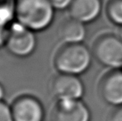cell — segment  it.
Listing matches in <instances>:
<instances>
[{
	"label": "cell",
	"instance_id": "obj_1",
	"mask_svg": "<svg viewBox=\"0 0 122 121\" xmlns=\"http://www.w3.org/2000/svg\"><path fill=\"white\" fill-rule=\"evenodd\" d=\"M93 58L92 49L84 42L64 43L56 51L53 64L59 73L81 76L91 68Z\"/></svg>",
	"mask_w": 122,
	"mask_h": 121
},
{
	"label": "cell",
	"instance_id": "obj_2",
	"mask_svg": "<svg viewBox=\"0 0 122 121\" xmlns=\"http://www.w3.org/2000/svg\"><path fill=\"white\" fill-rule=\"evenodd\" d=\"M13 9L18 23L32 31L48 28L56 10L49 0H15Z\"/></svg>",
	"mask_w": 122,
	"mask_h": 121
},
{
	"label": "cell",
	"instance_id": "obj_3",
	"mask_svg": "<svg viewBox=\"0 0 122 121\" xmlns=\"http://www.w3.org/2000/svg\"><path fill=\"white\" fill-rule=\"evenodd\" d=\"M93 57L104 67L119 69L122 66V37L111 32H103L94 40Z\"/></svg>",
	"mask_w": 122,
	"mask_h": 121
},
{
	"label": "cell",
	"instance_id": "obj_4",
	"mask_svg": "<svg viewBox=\"0 0 122 121\" xmlns=\"http://www.w3.org/2000/svg\"><path fill=\"white\" fill-rule=\"evenodd\" d=\"M97 91L104 103L112 107L122 106V70L109 69L98 81Z\"/></svg>",
	"mask_w": 122,
	"mask_h": 121
},
{
	"label": "cell",
	"instance_id": "obj_5",
	"mask_svg": "<svg viewBox=\"0 0 122 121\" xmlns=\"http://www.w3.org/2000/svg\"><path fill=\"white\" fill-rule=\"evenodd\" d=\"M51 91L56 100H82L86 87L80 76L58 73L51 79Z\"/></svg>",
	"mask_w": 122,
	"mask_h": 121
},
{
	"label": "cell",
	"instance_id": "obj_6",
	"mask_svg": "<svg viewBox=\"0 0 122 121\" xmlns=\"http://www.w3.org/2000/svg\"><path fill=\"white\" fill-rule=\"evenodd\" d=\"M51 121H91L92 112L82 100H56Z\"/></svg>",
	"mask_w": 122,
	"mask_h": 121
},
{
	"label": "cell",
	"instance_id": "obj_7",
	"mask_svg": "<svg viewBox=\"0 0 122 121\" xmlns=\"http://www.w3.org/2000/svg\"><path fill=\"white\" fill-rule=\"evenodd\" d=\"M32 32L19 23L13 25L7 33L5 40L9 52L19 57L30 55L36 47V38Z\"/></svg>",
	"mask_w": 122,
	"mask_h": 121
},
{
	"label": "cell",
	"instance_id": "obj_8",
	"mask_svg": "<svg viewBox=\"0 0 122 121\" xmlns=\"http://www.w3.org/2000/svg\"><path fill=\"white\" fill-rule=\"evenodd\" d=\"M13 121H43V105L32 95H21L11 106Z\"/></svg>",
	"mask_w": 122,
	"mask_h": 121
},
{
	"label": "cell",
	"instance_id": "obj_9",
	"mask_svg": "<svg viewBox=\"0 0 122 121\" xmlns=\"http://www.w3.org/2000/svg\"><path fill=\"white\" fill-rule=\"evenodd\" d=\"M67 10L69 17L86 25L100 18L103 3L101 0H72Z\"/></svg>",
	"mask_w": 122,
	"mask_h": 121
},
{
	"label": "cell",
	"instance_id": "obj_10",
	"mask_svg": "<svg viewBox=\"0 0 122 121\" xmlns=\"http://www.w3.org/2000/svg\"><path fill=\"white\" fill-rule=\"evenodd\" d=\"M58 36L64 43L84 42L86 37V24L69 17L61 22Z\"/></svg>",
	"mask_w": 122,
	"mask_h": 121
},
{
	"label": "cell",
	"instance_id": "obj_11",
	"mask_svg": "<svg viewBox=\"0 0 122 121\" xmlns=\"http://www.w3.org/2000/svg\"><path fill=\"white\" fill-rule=\"evenodd\" d=\"M105 13L111 24L122 28V0H107L105 4Z\"/></svg>",
	"mask_w": 122,
	"mask_h": 121
},
{
	"label": "cell",
	"instance_id": "obj_12",
	"mask_svg": "<svg viewBox=\"0 0 122 121\" xmlns=\"http://www.w3.org/2000/svg\"><path fill=\"white\" fill-rule=\"evenodd\" d=\"M0 121H13L11 107L0 100Z\"/></svg>",
	"mask_w": 122,
	"mask_h": 121
},
{
	"label": "cell",
	"instance_id": "obj_13",
	"mask_svg": "<svg viewBox=\"0 0 122 121\" xmlns=\"http://www.w3.org/2000/svg\"><path fill=\"white\" fill-rule=\"evenodd\" d=\"M49 1L55 8V9L63 10L68 9L72 0H49Z\"/></svg>",
	"mask_w": 122,
	"mask_h": 121
},
{
	"label": "cell",
	"instance_id": "obj_14",
	"mask_svg": "<svg viewBox=\"0 0 122 121\" xmlns=\"http://www.w3.org/2000/svg\"><path fill=\"white\" fill-rule=\"evenodd\" d=\"M107 121H122V106L115 107L108 115Z\"/></svg>",
	"mask_w": 122,
	"mask_h": 121
},
{
	"label": "cell",
	"instance_id": "obj_15",
	"mask_svg": "<svg viewBox=\"0 0 122 121\" xmlns=\"http://www.w3.org/2000/svg\"><path fill=\"white\" fill-rule=\"evenodd\" d=\"M4 93H5L4 88H3V86L0 84V100H3V96H4Z\"/></svg>",
	"mask_w": 122,
	"mask_h": 121
},
{
	"label": "cell",
	"instance_id": "obj_16",
	"mask_svg": "<svg viewBox=\"0 0 122 121\" xmlns=\"http://www.w3.org/2000/svg\"><path fill=\"white\" fill-rule=\"evenodd\" d=\"M121 70H122V66H121Z\"/></svg>",
	"mask_w": 122,
	"mask_h": 121
}]
</instances>
